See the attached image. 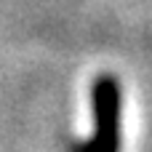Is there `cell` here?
Returning <instances> with one entry per match:
<instances>
[{"label":"cell","mask_w":152,"mask_h":152,"mask_svg":"<svg viewBox=\"0 0 152 152\" xmlns=\"http://www.w3.org/2000/svg\"><path fill=\"white\" fill-rule=\"evenodd\" d=\"M96 134L83 142L77 152H120V86L115 77L102 75L94 83Z\"/></svg>","instance_id":"cell-1"}]
</instances>
